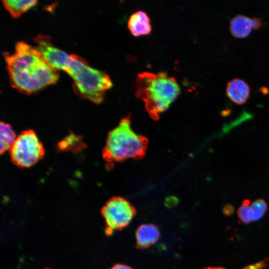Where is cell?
Masks as SVG:
<instances>
[{
    "label": "cell",
    "instance_id": "cell-19",
    "mask_svg": "<svg viewBox=\"0 0 269 269\" xmlns=\"http://www.w3.org/2000/svg\"><path fill=\"white\" fill-rule=\"evenodd\" d=\"M49 269V268H46V269Z\"/></svg>",
    "mask_w": 269,
    "mask_h": 269
},
{
    "label": "cell",
    "instance_id": "cell-15",
    "mask_svg": "<svg viewBox=\"0 0 269 269\" xmlns=\"http://www.w3.org/2000/svg\"><path fill=\"white\" fill-rule=\"evenodd\" d=\"M240 220L245 224H248L252 221V217L250 210V201L245 200L237 211Z\"/></svg>",
    "mask_w": 269,
    "mask_h": 269
},
{
    "label": "cell",
    "instance_id": "cell-11",
    "mask_svg": "<svg viewBox=\"0 0 269 269\" xmlns=\"http://www.w3.org/2000/svg\"><path fill=\"white\" fill-rule=\"evenodd\" d=\"M86 147V145L82 136L72 133L64 137L57 145V148L60 151H70L74 153L79 152Z\"/></svg>",
    "mask_w": 269,
    "mask_h": 269
},
{
    "label": "cell",
    "instance_id": "cell-9",
    "mask_svg": "<svg viewBox=\"0 0 269 269\" xmlns=\"http://www.w3.org/2000/svg\"><path fill=\"white\" fill-rule=\"evenodd\" d=\"M226 93L233 102L241 105L245 103L248 99L250 88L245 80L236 78L228 82Z\"/></svg>",
    "mask_w": 269,
    "mask_h": 269
},
{
    "label": "cell",
    "instance_id": "cell-18",
    "mask_svg": "<svg viewBox=\"0 0 269 269\" xmlns=\"http://www.w3.org/2000/svg\"><path fill=\"white\" fill-rule=\"evenodd\" d=\"M234 208L231 205H227L223 208V213L226 215H230L234 212Z\"/></svg>",
    "mask_w": 269,
    "mask_h": 269
},
{
    "label": "cell",
    "instance_id": "cell-7",
    "mask_svg": "<svg viewBox=\"0 0 269 269\" xmlns=\"http://www.w3.org/2000/svg\"><path fill=\"white\" fill-rule=\"evenodd\" d=\"M261 25L260 18L238 14L231 19L230 29L233 35L242 38L248 36L253 28H258Z\"/></svg>",
    "mask_w": 269,
    "mask_h": 269
},
{
    "label": "cell",
    "instance_id": "cell-5",
    "mask_svg": "<svg viewBox=\"0 0 269 269\" xmlns=\"http://www.w3.org/2000/svg\"><path fill=\"white\" fill-rule=\"evenodd\" d=\"M12 162L21 168L29 167L41 159L45 150L32 130L22 132L9 149Z\"/></svg>",
    "mask_w": 269,
    "mask_h": 269
},
{
    "label": "cell",
    "instance_id": "cell-16",
    "mask_svg": "<svg viewBox=\"0 0 269 269\" xmlns=\"http://www.w3.org/2000/svg\"><path fill=\"white\" fill-rule=\"evenodd\" d=\"M269 264V258L262 260L256 263L249 265L241 269H263L266 268ZM203 269H226L223 267H208Z\"/></svg>",
    "mask_w": 269,
    "mask_h": 269
},
{
    "label": "cell",
    "instance_id": "cell-2",
    "mask_svg": "<svg viewBox=\"0 0 269 269\" xmlns=\"http://www.w3.org/2000/svg\"><path fill=\"white\" fill-rule=\"evenodd\" d=\"M12 86L19 91L31 94L51 84L59 79L53 69L36 47L24 42L16 43L15 51L4 54Z\"/></svg>",
    "mask_w": 269,
    "mask_h": 269
},
{
    "label": "cell",
    "instance_id": "cell-13",
    "mask_svg": "<svg viewBox=\"0 0 269 269\" xmlns=\"http://www.w3.org/2000/svg\"><path fill=\"white\" fill-rule=\"evenodd\" d=\"M0 125V151L2 154L10 149L16 137L15 132L9 124L1 122Z\"/></svg>",
    "mask_w": 269,
    "mask_h": 269
},
{
    "label": "cell",
    "instance_id": "cell-4",
    "mask_svg": "<svg viewBox=\"0 0 269 269\" xmlns=\"http://www.w3.org/2000/svg\"><path fill=\"white\" fill-rule=\"evenodd\" d=\"M148 139L133 129L129 116L123 118L108 134L103 151L104 159L110 167L128 159H139L147 150Z\"/></svg>",
    "mask_w": 269,
    "mask_h": 269
},
{
    "label": "cell",
    "instance_id": "cell-3",
    "mask_svg": "<svg viewBox=\"0 0 269 269\" xmlns=\"http://www.w3.org/2000/svg\"><path fill=\"white\" fill-rule=\"evenodd\" d=\"M180 93L176 80L166 72H145L136 77L135 96L144 102L146 111L154 120L159 119Z\"/></svg>",
    "mask_w": 269,
    "mask_h": 269
},
{
    "label": "cell",
    "instance_id": "cell-10",
    "mask_svg": "<svg viewBox=\"0 0 269 269\" xmlns=\"http://www.w3.org/2000/svg\"><path fill=\"white\" fill-rule=\"evenodd\" d=\"M128 27L134 36L148 34L151 30L149 17L143 11H135L130 16Z\"/></svg>",
    "mask_w": 269,
    "mask_h": 269
},
{
    "label": "cell",
    "instance_id": "cell-14",
    "mask_svg": "<svg viewBox=\"0 0 269 269\" xmlns=\"http://www.w3.org/2000/svg\"><path fill=\"white\" fill-rule=\"evenodd\" d=\"M266 202L262 199H257L250 204L252 221H257L263 218L267 210Z\"/></svg>",
    "mask_w": 269,
    "mask_h": 269
},
{
    "label": "cell",
    "instance_id": "cell-6",
    "mask_svg": "<svg viewBox=\"0 0 269 269\" xmlns=\"http://www.w3.org/2000/svg\"><path fill=\"white\" fill-rule=\"evenodd\" d=\"M101 213L105 223V233L109 236L127 227L135 216L136 210L126 198L114 196L103 206Z\"/></svg>",
    "mask_w": 269,
    "mask_h": 269
},
{
    "label": "cell",
    "instance_id": "cell-1",
    "mask_svg": "<svg viewBox=\"0 0 269 269\" xmlns=\"http://www.w3.org/2000/svg\"><path fill=\"white\" fill-rule=\"evenodd\" d=\"M34 41L37 49L53 69L62 70L72 78L73 88L78 96L96 104L102 102L105 92L113 86L107 74L89 66L80 57L58 48L48 36L38 35Z\"/></svg>",
    "mask_w": 269,
    "mask_h": 269
},
{
    "label": "cell",
    "instance_id": "cell-12",
    "mask_svg": "<svg viewBox=\"0 0 269 269\" xmlns=\"http://www.w3.org/2000/svg\"><path fill=\"white\" fill-rule=\"evenodd\" d=\"M2 2L11 16L14 18L18 17L37 3V1L34 0H2Z\"/></svg>",
    "mask_w": 269,
    "mask_h": 269
},
{
    "label": "cell",
    "instance_id": "cell-17",
    "mask_svg": "<svg viewBox=\"0 0 269 269\" xmlns=\"http://www.w3.org/2000/svg\"><path fill=\"white\" fill-rule=\"evenodd\" d=\"M109 269H134L128 265H126L125 264L118 263V264H115Z\"/></svg>",
    "mask_w": 269,
    "mask_h": 269
},
{
    "label": "cell",
    "instance_id": "cell-8",
    "mask_svg": "<svg viewBox=\"0 0 269 269\" xmlns=\"http://www.w3.org/2000/svg\"><path fill=\"white\" fill-rule=\"evenodd\" d=\"M160 237V230L155 224H141L135 231L136 246L139 249H147L155 244Z\"/></svg>",
    "mask_w": 269,
    "mask_h": 269
}]
</instances>
